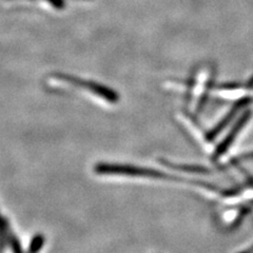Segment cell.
I'll return each instance as SVG.
<instances>
[{"label":"cell","mask_w":253,"mask_h":253,"mask_svg":"<svg viewBox=\"0 0 253 253\" xmlns=\"http://www.w3.org/2000/svg\"><path fill=\"white\" fill-rule=\"evenodd\" d=\"M52 77L54 79H57V81H61L71 85H74L77 86V88L88 91L94 95H96V96L107 100L110 104H116V102L120 100V95H118L114 90L98 83H95L92 81H84V79L62 73L53 74Z\"/></svg>","instance_id":"cell-2"},{"label":"cell","mask_w":253,"mask_h":253,"mask_svg":"<svg viewBox=\"0 0 253 253\" xmlns=\"http://www.w3.org/2000/svg\"><path fill=\"white\" fill-rule=\"evenodd\" d=\"M94 170L97 174H104V175H108V174H110V175H126V176L148 177V178H157V179L180 180L179 178L162 171L150 169V168L137 167V166H132V165L100 163L95 166Z\"/></svg>","instance_id":"cell-1"},{"label":"cell","mask_w":253,"mask_h":253,"mask_svg":"<svg viewBox=\"0 0 253 253\" xmlns=\"http://www.w3.org/2000/svg\"><path fill=\"white\" fill-rule=\"evenodd\" d=\"M245 160H248V161L253 160V152H250V153H247V154H245V155L240 156L239 158H237V162L245 161Z\"/></svg>","instance_id":"cell-9"},{"label":"cell","mask_w":253,"mask_h":253,"mask_svg":"<svg viewBox=\"0 0 253 253\" xmlns=\"http://www.w3.org/2000/svg\"><path fill=\"white\" fill-rule=\"evenodd\" d=\"M7 242H9V245L11 246V249L13 253H23L22 248L20 246V243L18 241L17 237H16L14 234H10L9 239H7Z\"/></svg>","instance_id":"cell-8"},{"label":"cell","mask_w":253,"mask_h":253,"mask_svg":"<svg viewBox=\"0 0 253 253\" xmlns=\"http://www.w3.org/2000/svg\"><path fill=\"white\" fill-rule=\"evenodd\" d=\"M10 234V225L7 220L0 214V251H2L4 248Z\"/></svg>","instance_id":"cell-6"},{"label":"cell","mask_w":253,"mask_h":253,"mask_svg":"<svg viewBox=\"0 0 253 253\" xmlns=\"http://www.w3.org/2000/svg\"><path fill=\"white\" fill-rule=\"evenodd\" d=\"M252 115V112L250 110H246L245 112L242 114V116L236 121V123L234 124V126L231 128V130L229 131V133L227 134V136L220 141V144L216 147L214 154H213V158L214 160H217L220 156H223L227 150L230 148L233 144V141L235 140V138L239 135L240 132L244 129V126L248 124V122L250 121V117Z\"/></svg>","instance_id":"cell-3"},{"label":"cell","mask_w":253,"mask_h":253,"mask_svg":"<svg viewBox=\"0 0 253 253\" xmlns=\"http://www.w3.org/2000/svg\"><path fill=\"white\" fill-rule=\"evenodd\" d=\"M166 166L171 168H175L177 170L180 171H186V172H190V173H201V174H207L210 171L202 167V166H196V165H176V164H171V163H164Z\"/></svg>","instance_id":"cell-5"},{"label":"cell","mask_w":253,"mask_h":253,"mask_svg":"<svg viewBox=\"0 0 253 253\" xmlns=\"http://www.w3.org/2000/svg\"><path fill=\"white\" fill-rule=\"evenodd\" d=\"M43 243H44V236L42 234H37L36 236L33 237V239H32L28 253H38L39 250L43 247Z\"/></svg>","instance_id":"cell-7"},{"label":"cell","mask_w":253,"mask_h":253,"mask_svg":"<svg viewBox=\"0 0 253 253\" xmlns=\"http://www.w3.org/2000/svg\"><path fill=\"white\" fill-rule=\"evenodd\" d=\"M251 101L250 97H244L237 100L235 104L232 106V108L229 110V112L221 118V120L214 126V128L211 129L208 133L207 135H206V138H207L208 141H213L217 136L218 134L223 131L226 126L232 122V120L234 118V116L240 112V111L244 108H246Z\"/></svg>","instance_id":"cell-4"}]
</instances>
